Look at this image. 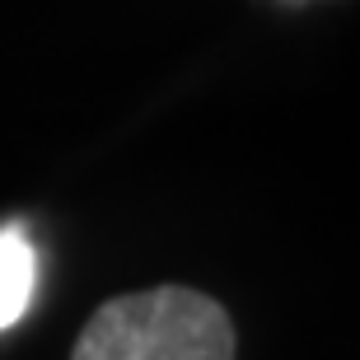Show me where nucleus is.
<instances>
[{
    "label": "nucleus",
    "mask_w": 360,
    "mask_h": 360,
    "mask_svg": "<svg viewBox=\"0 0 360 360\" xmlns=\"http://www.w3.org/2000/svg\"><path fill=\"white\" fill-rule=\"evenodd\" d=\"M70 360H239V337L220 300L192 285H155L103 300Z\"/></svg>",
    "instance_id": "f257e3e1"
},
{
    "label": "nucleus",
    "mask_w": 360,
    "mask_h": 360,
    "mask_svg": "<svg viewBox=\"0 0 360 360\" xmlns=\"http://www.w3.org/2000/svg\"><path fill=\"white\" fill-rule=\"evenodd\" d=\"M33 281H38V253L19 229L0 234V333L10 323L24 319L28 300H33Z\"/></svg>",
    "instance_id": "f03ea898"
}]
</instances>
